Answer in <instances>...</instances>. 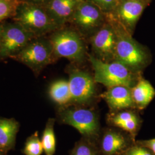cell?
Masks as SVG:
<instances>
[{"label":"cell","instance_id":"30bf717a","mask_svg":"<svg viewBox=\"0 0 155 155\" xmlns=\"http://www.w3.org/2000/svg\"><path fill=\"white\" fill-rule=\"evenodd\" d=\"M71 102L83 104L90 100L95 93L94 79L89 73L75 67L68 69Z\"/></svg>","mask_w":155,"mask_h":155},{"label":"cell","instance_id":"cb8c5ba5","mask_svg":"<svg viewBox=\"0 0 155 155\" xmlns=\"http://www.w3.org/2000/svg\"><path fill=\"white\" fill-rule=\"evenodd\" d=\"M123 155H155L150 150L138 144H133Z\"/></svg>","mask_w":155,"mask_h":155},{"label":"cell","instance_id":"6da1fadb","mask_svg":"<svg viewBox=\"0 0 155 155\" xmlns=\"http://www.w3.org/2000/svg\"><path fill=\"white\" fill-rule=\"evenodd\" d=\"M107 18L113 24L117 35V43L114 61H118L136 73L146 65L148 56L143 48L132 38L122 25L111 16Z\"/></svg>","mask_w":155,"mask_h":155},{"label":"cell","instance_id":"52a82bcc","mask_svg":"<svg viewBox=\"0 0 155 155\" xmlns=\"http://www.w3.org/2000/svg\"><path fill=\"white\" fill-rule=\"evenodd\" d=\"M64 124L75 128L84 139L95 142L99 132V123L94 111L82 108H66L60 111Z\"/></svg>","mask_w":155,"mask_h":155},{"label":"cell","instance_id":"8992f818","mask_svg":"<svg viewBox=\"0 0 155 155\" xmlns=\"http://www.w3.org/2000/svg\"><path fill=\"white\" fill-rule=\"evenodd\" d=\"M107 20L106 13L87 0L78 5L69 22L82 35H92Z\"/></svg>","mask_w":155,"mask_h":155},{"label":"cell","instance_id":"ffe728a7","mask_svg":"<svg viewBox=\"0 0 155 155\" xmlns=\"http://www.w3.org/2000/svg\"><path fill=\"white\" fill-rule=\"evenodd\" d=\"M71 155H101V153L95 142L84 138L76 143Z\"/></svg>","mask_w":155,"mask_h":155},{"label":"cell","instance_id":"4fadbf2b","mask_svg":"<svg viewBox=\"0 0 155 155\" xmlns=\"http://www.w3.org/2000/svg\"><path fill=\"white\" fill-rule=\"evenodd\" d=\"M83 0H50L44 7L51 18L63 27L72 17L78 5Z\"/></svg>","mask_w":155,"mask_h":155},{"label":"cell","instance_id":"277c9868","mask_svg":"<svg viewBox=\"0 0 155 155\" xmlns=\"http://www.w3.org/2000/svg\"><path fill=\"white\" fill-rule=\"evenodd\" d=\"M11 59L29 67L36 76L55 61L52 46L47 36L35 38Z\"/></svg>","mask_w":155,"mask_h":155},{"label":"cell","instance_id":"d6986e66","mask_svg":"<svg viewBox=\"0 0 155 155\" xmlns=\"http://www.w3.org/2000/svg\"><path fill=\"white\" fill-rule=\"evenodd\" d=\"M55 120L50 118L46 124L43 136L41 143L46 155H54L56 151V138L54 132Z\"/></svg>","mask_w":155,"mask_h":155},{"label":"cell","instance_id":"9a60e30c","mask_svg":"<svg viewBox=\"0 0 155 155\" xmlns=\"http://www.w3.org/2000/svg\"><path fill=\"white\" fill-rule=\"evenodd\" d=\"M20 125L14 118H0V152L6 153L15 144Z\"/></svg>","mask_w":155,"mask_h":155},{"label":"cell","instance_id":"5bb4252c","mask_svg":"<svg viewBox=\"0 0 155 155\" xmlns=\"http://www.w3.org/2000/svg\"><path fill=\"white\" fill-rule=\"evenodd\" d=\"M107 104L113 109H124L135 106L131 89L124 86H117L109 88L103 95Z\"/></svg>","mask_w":155,"mask_h":155},{"label":"cell","instance_id":"3957f363","mask_svg":"<svg viewBox=\"0 0 155 155\" xmlns=\"http://www.w3.org/2000/svg\"><path fill=\"white\" fill-rule=\"evenodd\" d=\"M82 35L75 28L61 27L48 37L52 46L55 60L65 58L74 63H81L86 57V47Z\"/></svg>","mask_w":155,"mask_h":155},{"label":"cell","instance_id":"603a6c76","mask_svg":"<svg viewBox=\"0 0 155 155\" xmlns=\"http://www.w3.org/2000/svg\"><path fill=\"white\" fill-rule=\"evenodd\" d=\"M106 14L114 11L120 0H87Z\"/></svg>","mask_w":155,"mask_h":155},{"label":"cell","instance_id":"e0dca14e","mask_svg":"<svg viewBox=\"0 0 155 155\" xmlns=\"http://www.w3.org/2000/svg\"><path fill=\"white\" fill-rule=\"evenodd\" d=\"M111 121L117 127L134 136L139 127V118L131 111H122L111 117Z\"/></svg>","mask_w":155,"mask_h":155},{"label":"cell","instance_id":"ba28073f","mask_svg":"<svg viewBox=\"0 0 155 155\" xmlns=\"http://www.w3.org/2000/svg\"><path fill=\"white\" fill-rule=\"evenodd\" d=\"M35 38L36 37L19 24L5 21L0 45V60L11 59Z\"/></svg>","mask_w":155,"mask_h":155},{"label":"cell","instance_id":"8fae6325","mask_svg":"<svg viewBox=\"0 0 155 155\" xmlns=\"http://www.w3.org/2000/svg\"><path fill=\"white\" fill-rule=\"evenodd\" d=\"M147 4V0H120L112 13L117 22L132 35Z\"/></svg>","mask_w":155,"mask_h":155},{"label":"cell","instance_id":"ac0fdd59","mask_svg":"<svg viewBox=\"0 0 155 155\" xmlns=\"http://www.w3.org/2000/svg\"><path fill=\"white\" fill-rule=\"evenodd\" d=\"M50 97L60 105H65L71 102V94L68 81L58 80L52 83L49 89Z\"/></svg>","mask_w":155,"mask_h":155},{"label":"cell","instance_id":"d4e9b609","mask_svg":"<svg viewBox=\"0 0 155 155\" xmlns=\"http://www.w3.org/2000/svg\"><path fill=\"white\" fill-rule=\"evenodd\" d=\"M136 144L148 149L155 155V139L144 141H139L137 142Z\"/></svg>","mask_w":155,"mask_h":155},{"label":"cell","instance_id":"7c38bea8","mask_svg":"<svg viewBox=\"0 0 155 155\" xmlns=\"http://www.w3.org/2000/svg\"><path fill=\"white\" fill-rule=\"evenodd\" d=\"M133 145L131 140L124 134L109 130L103 135L97 147L101 155H123Z\"/></svg>","mask_w":155,"mask_h":155},{"label":"cell","instance_id":"2e32d148","mask_svg":"<svg viewBox=\"0 0 155 155\" xmlns=\"http://www.w3.org/2000/svg\"><path fill=\"white\" fill-rule=\"evenodd\" d=\"M131 93L135 106L143 109L153 99L155 90L150 82L141 79L131 89Z\"/></svg>","mask_w":155,"mask_h":155},{"label":"cell","instance_id":"4316f807","mask_svg":"<svg viewBox=\"0 0 155 155\" xmlns=\"http://www.w3.org/2000/svg\"><path fill=\"white\" fill-rule=\"evenodd\" d=\"M4 22H1L0 23V45L2 38V34H3V31H4Z\"/></svg>","mask_w":155,"mask_h":155},{"label":"cell","instance_id":"83f0119b","mask_svg":"<svg viewBox=\"0 0 155 155\" xmlns=\"http://www.w3.org/2000/svg\"><path fill=\"white\" fill-rule=\"evenodd\" d=\"M0 155H1V153H0Z\"/></svg>","mask_w":155,"mask_h":155},{"label":"cell","instance_id":"5b68a950","mask_svg":"<svg viewBox=\"0 0 155 155\" xmlns=\"http://www.w3.org/2000/svg\"><path fill=\"white\" fill-rule=\"evenodd\" d=\"M89 59L94 70L95 82L109 88L117 86L131 88L135 82V73L118 61L105 62L91 55Z\"/></svg>","mask_w":155,"mask_h":155},{"label":"cell","instance_id":"9c48e42d","mask_svg":"<svg viewBox=\"0 0 155 155\" xmlns=\"http://www.w3.org/2000/svg\"><path fill=\"white\" fill-rule=\"evenodd\" d=\"M90 43L95 58L105 62L114 61L116 33L107 18L106 22L91 36Z\"/></svg>","mask_w":155,"mask_h":155},{"label":"cell","instance_id":"44dd1931","mask_svg":"<svg viewBox=\"0 0 155 155\" xmlns=\"http://www.w3.org/2000/svg\"><path fill=\"white\" fill-rule=\"evenodd\" d=\"M22 0H0V23L8 18H12Z\"/></svg>","mask_w":155,"mask_h":155},{"label":"cell","instance_id":"7402d4cb","mask_svg":"<svg viewBox=\"0 0 155 155\" xmlns=\"http://www.w3.org/2000/svg\"><path fill=\"white\" fill-rule=\"evenodd\" d=\"M43 152L41 141L38 132H36L27 139L23 153L25 155H41Z\"/></svg>","mask_w":155,"mask_h":155},{"label":"cell","instance_id":"7a4b0ae2","mask_svg":"<svg viewBox=\"0 0 155 155\" xmlns=\"http://www.w3.org/2000/svg\"><path fill=\"white\" fill-rule=\"evenodd\" d=\"M12 20L36 37L46 36L61 28L51 18L44 6L25 2L18 6Z\"/></svg>","mask_w":155,"mask_h":155},{"label":"cell","instance_id":"484cf974","mask_svg":"<svg viewBox=\"0 0 155 155\" xmlns=\"http://www.w3.org/2000/svg\"><path fill=\"white\" fill-rule=\"evenodd\" d=\"M22 1L23 2H25L44 5L45 4H47L50 0H22Z\"/></svg>","mask_w":155,"mask_h":155}]
</instances>
